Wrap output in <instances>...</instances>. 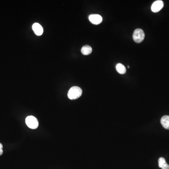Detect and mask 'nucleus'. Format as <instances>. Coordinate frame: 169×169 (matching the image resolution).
Segmentation results:
<instances>
[{
	"label": "nucleus",
	"instance_id": "obj_1",
	"mask_svg": "<svg viewBox=\"0 0 169 169\" xmlns=\"http://www.w3.org/2000/svg\"><path fill=\"white\" fill-rule=\"evenodd\" d=\"M82 94V90L78 86L70 88L68 93V97L70 100H75L79 98Z\"/></svg>",
	"mask_w": 169,
	"mask_h": 169
},
{
	"label": "nucleus",
	"instance_id": "obj_2",
	"mask_svg": "<svg viewBox=\"0 0 169 169\" xmlns=\"http://www.w3.org/2000/svg\"><path fill=\"white\" fill-rule=\"evenodd\" d=\"M145 34L142 29H136L133 34V39L135 42L140 43L142 42L145 38Z\"/></svg>",
	"mask_w": 169,
	"mask_h": 169
},
{
	"label": "nucleus",
	"instance_id": "obj_3",
	"mask_svg": "<svg viewBox=\"0 0 169 169\" xmlns=\"http://www.w3.org/2000/svg\"><path fill=\"white\" fill-rule=\"evenodd\" d=\"M25 123L28 127L31 129H36L39 126L38 120L35 117L32 116H28L25 119Z\"/></svg>",
	"mask_w": 169,
	"mask_h": 169
},
{
	"label": "nucleus",
	"instance_id": "obj_4",
	"mask_svg": "<svg viewBox=\"0 0 169 169\" xmlns=\"http://www.w3.org/2000/svg\"><path fill=\"white\" fill-rule=\"evenodd\" d=\"M163 2L161 0H158L155 1L151 6V11L154 13L158 12L161 11L163 7Z\"/></svg>",
	"mask_w": 169,
	"mask_h": 169
},
{
	"label": "nucleus",
	"instance_id": "obj_5",
	"mask_svg": "<svg viewBox=\"0 0 169 169\" xmlns=\"http://www.w3.org/2000/svg\"><path fill=\"white\" fill-rule=\"evenodd\" d=\"M89 21L94 24H99L102 22V18L98 14H92L89 16Z\"/></svg>",
	"mask_w": 169,
	"mask_h": 169
},
{
	"label": "nucleus",
	"instance_id": "obj_6",
	"mask_svg": "<svg viewBox=\"0 0 169 169\" xmlns=\"http://www.w3.org/2000/svg\"><path fill=\"white\" fill-rule=\"evenodd\" d=\"M32 30L36 35L38 36L42 35L43 32V29L42 25L39 23H35L32 25Z\"/></svg>",
	"mask_w": 169,
	"mask_h": 169
},
{
	"label": "nucleus",
	"instance_id": "obj_7",
	"mask_svg": "<svg viewBox=\"0 0 169 169\" xmlns=\"http://www.w3.org/2000/svg\"><path fill=\"white\" fill-rule=\"evenodd\" d=\"M161 124L165 129L169 130V116L163 117L161 119Z\"/></svg>",
	"mask_w": 169,
	"mask_h": 169
},
{
	"label": "nucleus",
	"instance_id": "obj_8",
	"mask_svg": "<svg viewBox=\"0 0 169 169\" xmlns=\"http://www.w3.org/2000/svg\"><path fill=\"white\" fill-rule=\"evenodd\" d=\"M81 51L84 55H88L92 53V48L88 45H86L82 47Z\"/></svg>",
	"mask_w": 169,
	"mask_h": 169
},
{
	"label": "nucleus",
	"instance_id": "obj_9",
	"mask_svg": "<svg viewBox=\"0 0 169 169\" xmlns=\"http://www.w3.org/2000/svg\"><path fill=\"white\" fill-rule=\"evenodd\" d=\"M116 68L117 71L120 74H124L126 73V71H127L125 66L122 65V63H117Z\"/></svg>",
	"mask_w": 169,
	"mask_h": 169
},
{
	"label": "nucleus",
	"instance_id": "obj_10",
	"mask_svg": "<svg viewBox=\"0 0 169 169\" xmlns=\"http://www.w3.org/2000/svg\"><path fill=\"white\" fill-rule=\"evenodd\" d=\"M167 163L166 162L165 159L163 157H160L158 159V165L160 168H162L164 167L166 164Z\"/></svg>",
	"mask_w": 169,
	"mask_h": 169
},
{
	"label": "nucleus",
	"instance_id": "obj_11",
	"mask_svg": "<svg viewBox=\"0 0 169 169\" xmlns=\"http://www.w3.org/2000/svg\"><path fill=\"white\" fill-rule=\"evenodd\" d=\"M2 154H3V146L2 144L0 143V155H1Z\"/></svg>",
	"mask_w": 169,
	"mask_h": 169
},
{
	"label": "nucleus",
	"instance_id": "obj_12",
	"mask_svg": "<svg viewBox=\"0 0 169 169\" xmlns=\"http://www.w3.org/2000/svg\"><path fill=\"white\" fill-rule=\"evenodd\" d=\"M162 169H169V165H168V163L166 164L164 166V167H163L162 168H161Z\"/></svg>",
	"mask_w": 169,
	"mask_h": 169
}]
</instances>
